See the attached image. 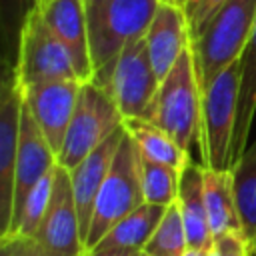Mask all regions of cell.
I'll return each mask as SVG.
<instances>
[{"mask_svg":"<svg viewBox=\"0 0 256 256\" xmlns=\"http://www.w3.org/2000/svg\"><path fill=\"white\" fill-rule=\"evenodd\" d=\"M146 120L164 128L188 152L202 144V92L190 46L160 80Z\"/></svg>","mask_w":256,"mask_h":256,"instance_id":"3957f363","label":"cell"},{"mask_svg":"<svg viewBox=\"0 0 256 256\" xmlns=\"http://www.w3.org/2000/svg\"><path fill=\"white\" fill-rule=\"evenodd\" d=\"M204 202L214 238L228 232L244 234L234 190V176L230 168L212 170L204 166Z\"/></svg>","mask_w":256,"mask_h":256,"instance_id":"e0dca14e","label":"cell"},{"mask_svg":"<svg viewBox=\"0 0 256 256\" xmlns=\"http://www.w3.org/2000/svg\"><path fill=\"white\" fill-rule=\"evenodd\" d=\"M256 22V0H226L190 36L196 76L204 94L216 76L236 62Z\"/></svg>","mask_w":256,"mask_h":256,"instance_id":"7a4b0ae2","label":"cell"},{"mask_svg":"<svg viewBox=\"0 0 256 256\" xmlns=\"http://www.w3.org/2000/svg\"><path fill=\"white\" fill-rule=\"evenodd\" d=\"M206 254H208L206 250H198V248H188L184 252V256H206Z\"/></svg>","mask_w":256,"mask_h":256,"instance_id":"f546056e","label":"cell"},{"mask_svg":"<svg viewBox=\"0 0 256 256\" xmlns=\"http://www.w3.org/2000/svg\"><path fill=\"white\" fill-rule=\"evenodd\" d=\"M14 72L20 88L50 80L78 78L68 48L46 24L38 6L28 14L22 26Z\"/></svg>","mask_w":256,"mask_h":256,"instance_id":"52a82bcc","label":"cell"},{"mask_svg":"<svg viewBox=\"0 0 256 256\" xmlns=\"http://www.w3.org/2000/svg\"><path fill=\"white\" fill-rule=\"evenodd\" d=\"M122 126L124 116L112 94L94 80L82 82L66 138L58 152V164L72 170Z\"/></svg>","mask_w":256,"mask_h":256,"instance_id":"5b68a950","label":"cell"},{"mask_svg":"<svg viewBox=\"0 0 256 256\" xmlns=\"http://www.w3.org/2000/svg\"><path fill=\"white\" fill-rule=\"evenodd\" d=\"M184 14H186V20H188V26H190V36L202 28V24L226 2V0H178Z\"/></svg>","mask_w":256,"mask_h":256,"instance_id":"484cf974","label":"cell"},{"mask_svg":"<svg viewBox=\"0 0 256 256\" xmlns=\"http://www.w3.org/2000/svg\"><path fill=\"white\" fill-rule=\"evenodd\" d=\"M0 256H8V252H6V250H4L2 246H0Z\"/></svg>","mask_w":256,"mask_h":256,"instance_id":"1f68e13d","label":"cell"},{"mask_svg":"<svg viewBox=\"0 0 256 256\" xmlns=\"http://www.w3.org/2000/svg\"><path fill=\"white\" fill-rule=\"evenodd\" d=\"M0 246L8 252V256H56V254L48 252L44 246H40L34 238L20 236V234L0 240Z\"/></svg>","mask_w":256,"mask_h":256,"instance_id":"83f0119b","label":"cell"},{"mask_svg":"<svg viewBox=\"0 0 256 256\" xmlns=\"http://www.w3.org/2000/svg\"><path fill=\"white\" fill-rule=\"evenodd\" d=\"M188 250V238H186V228L182 222V214L178 204H170L150 236V240L144 246V252L148 256H184Z\"/></svg>","mask_w":256,"mask_h":256,"instance_id":"603a6c76","label":"cell"},{"mask_svg":"<svg viewBox=\"0 0 256 256\" xmlns=\"http://www.w3.org/2000/svg\"><path fill=\"white\" fill-rule=\"evenodd\" d=\"M144 40L152 66L162 80L190 46V26L178 0H160Z\"/></svg>","mask_w":256,"mask_h":256,"instance_id":"5bb4252c","label":"cell"},{"mask_svg":"<svg viewBox=\"0 0 256 256\" xmlns=\"http://www.w3.org/2000/svg\"><path fill=\"white\" fill-rule=\"evenodd\" d=\"M206 256H252L250 242L240 232H228L216 236Z\"/></svg>","mask_w":256,"mask_h":256,"instance_id":"4316f807","label":"cell"},{"mask_svg":"<svg viewBox=\"0 0 256 256\" xmlns=\"http://www.w3.org/2000/svg\"><path fill=\"white\" fill-rule=\"evenodd\" d=\"M38 2H40V0H38Z\"/></svg>","mask_w":256,"mask_h":256,"instance_id":"836d02e7","label":"cell"},{"mask_svg":"<svg viewBox=\"0 0 256 256\" xmlns=\"http://www.w3.org/2000/svg\"><path fill=\"white\" fill-rule=\"evenodd\" d=\"M176 204L182 214V222L186 228L188 248L210 250L214 236L208 222L206 202H204V164L194 162L192 158L180 172L178 198Z\"/></svg>","mask_w":256,"mask_h":256,"instance_id":"2e32d148","label":"cell"},{"mask_svg":"<svg viewBox=\"0 0 256 256\" xmlns=\"http://www.w3.org/2000/svg\"><path fill=\"white\" fill-rule=\"evenodd\" d=\"M32 238L56 256L86 254L80 236V220H78L70 170L60 164H56L54 168V186H52L50 204Z\"/></svg>","mask_w":256,"mask_h":256,"instance_id":"30bf717a","label":"cell"},{"mask_svg":"<svg viewBox=\"0 0 256 256\" xmlns=\"http://www.w3.org/2000/svg\"><path fill=\"white\" fill-rule=\"evenodd\" d=\"M240 94V58L222 70L202 94V164L212 170L230 168Z\"/></svg>","mask_w":256,"mask_h":256,"instance_id":"8992f818","label":"cell"},{"mask_svg":"<svg viewBox=\"0 0 256 256\" xmlns=\"http://www.w3.org/2000/svg\"><path fill=\"white\" fill-rule=\"evenodd\" d=\"M22 88L12 64H4L0 84V240L8 236L14 210V178L22 120Z\"/></svg>","mask_w":256,"mask_h":256,"instance_id":"9c48e42d","label":"cell"},{"mask_svg":"<svg viewBox=\"0 0 256 256\" xmlns=\"http://www.w3.org/2000/svg\"><path fill=\"white\" fill-rule=\"evenodd\" d=\"M136 256H148V254H146V252H144V250H140V252H138V254H136Z\"/></svg>","mask_w":256,"mask_h":256,"instance_id":"d6a6232c","label":"cell"},{"mask_svg":"<svg viewBox=\"0 0 256 256\" xmlns=\"http://www.w3.org/2000/svg\"><path fill=\"white\" fill-rule=\"evenodd\" d=\"M160 78L152 66L144 36L130 42L118 56L106 90L124 118H146Z\"/></svg>","mask_w":256,"mask_h":256,"instance_id":"ba28073f","label":"cell"},{"mask_svg":"<svg viewBox=\"0 0 256 256\" xmlns=\"http://www.w3.org/2000/svg\"><path fill=\"white\" fill-rule=\"evenodd\" d=\"M38 10L58 40L68 48L76 76L82 82L94 78L90 40H88V18L84 0H40Z\"/></svg>","mask_w":256,"mask_h":256,"instance_id":"4fadbf2b","label":"cell"},{"mask_svg":"<svg viewBox=\"0 0 256 256\" xmlns=\"http://www.w3.org/2000/svg\"><path fill=\"white\" fill-rule=\"evenodd\" d=\"M144 202L146 200L140 180V152L136 142L124 128L122 140L106 174V180L96 198V206L92 212V222L86 238V252H90L118 220L128 216Z\"/></svg>","mask_w":256,"mask_h":256,"instance_id":"277c9868","label":"cell"},{"mask_svg":"<svg viewBox=\"0 0 256 256\" xmlns=\"http://www.w3.org/2000/svg\"><path fill=\"white\" fill-rule=\"evenodd\" d=\"M230 170L234 176V190L244 238L252 246L256 242V140L246 146V150Z\"/></svg>","mask_w":256,"mask_h":256,"instance_id":"44dd1931","label":"cell"},{"mask_svg":"<svg viewBox=\"0 0 256 256\" xmlns=\"http://www.w3.org/2000/svg\"><path fill=\"white\" fill-rule=\"evenodd\" d=\"M36 4L38 0H0V24H2V38L6 48L4 64L14 66L22 26L28 14L36 8Z\"/></svg>","mask_w":256,"mask_h":256,"instance_id":"d4e9b609","label":"cell"},{"mask_svg":"<svg viewBox=\"0 0 256 256\" xmlns=\"http://www.w3.org/2000/svg\"><path fill=\"white\" fill-rule=\"evenodd\" d=\"M136 254H138L136 250H118V248H106V250H100V248H96V250L86 252L84 256H136Z\"/></svg>","mask_w":256,"mask_h":256,"instance_id":"f1b7e54d","label":"cell"},{"mask_svg":"<svg viewBox=\"0 0 256 256\" xmlns=\"http://www.w3.org/2000/svg\"><path fill=\"white\" fill-rule=\"evenodd\" d=\"M80 88H82V80L78 78L50 80L22 88L24 104L32 112L36 124L40 126L42 134L46 136L56 156L66 138L80 96Z\"/></svg>","mask_w":256,"mask_h":256,"instance_id":"8fae6325","label":"cell"},{"mask_svg":"<svg viewBox=\"0 0 256 256\" xmlns=\"http://www.w3.org/2000/svg\"><path fill=\"white\" fill-rule=\"evenodd\" d=\"M124 126L118 128L108 140H104L96 150H92L80 164H76L70 170L72 178V190H74V200H76V210H78V220H80V236L84 242L86 250V238L92 222V212L96 206V198L100 194V188L106 180V174L110 170V164L114 160V154L118 150V144L122 140Z\"/></svg>","mask_w":256,"mask_h":256,"instance_id":"9a60e30c","label":"cell"},{"mask_svg":"<svg viewBox=\"0 0 256 256\" xmlns=\"http://www.w3.org/2000/svg\"><path fill=\"white\" fill-rule=\"evenodd\" d=\"M52 186H54V170L48 172L34 188L32 192L26 196L24 200V206L20 210V216L14 224V230H12V236L20 234V236H34L44 214H46V208L50 204V196H52ZM10 236V238H12Z\"/></svg>","mask_w":256,"mask_h":256,"instance_id":"cb8c5ba5","label":"cell"},{"mask_svg":"<svg viewBox=\"0 0 256 256\" xmlns=\"http://www.w3.org/2000/svg\"><path fill=\"white\" fill-rule=\"evenodd\" d=\"M250 250H252V256H256V242L250 246Z\"/></svg>","mask_w":256,"mask_h":256,"instance_id":"4dcf8cb0","label":"cell"},{"mask_svg":"<svg viewBox=\"0 0 256 256\" xmlns=\"http://www.w3.org/2000/svg\"><path fill=\"white\" fill-rule=\"evenodd\" d=\"M180 172L182 170H176L168 164L150 160L140 154V180H142L144 200L148 204H158V206L174 204L178 198Z\"/></svg>","mask_w":256,"mask_h":256,"instance_id":"7402d4cb","label":"cell"},{"mask_svg":"<svg viewBox=\"0 0 256 256\" xmlns=\"http://www.w3.org/2000/svg\"><path fill=\"white\" fill-rule=\"evenodd\" d=\"M166 208L168 206H158V204H148V202L140 204L128 216L118 220L92 250L96 248L100 250L118 248V250H136V252L144 250L146 242L158 228Z\"/></svg>","mask_w":256,"mask_h":256,"instance_id":"d6986e66","label":"cell"},{"mask_svg":"<svg viewBox=\"0 0 256 256\" xmlns=\"http://www.w3.org/2000/svg\"><path fill=\"white\" fill-rule=\"evenodd\" d=\"M124 128L136 142L142 156L168 164L176 170H182L190 160V152L182 148L164 128L146 120V118H124Z\"/></svg>","mask_w":256,"mask_h":256,"instance_id":"ffe728a7","label":"cell"},{"mask_svg":"<svg viewBox=\"0 0 256 256\" xmlns=\"http://www.w3.org/2000/svg\"><path fill=\"white\" fill-rule=\"evenodd\" d=\"M254 114H256V22L240 54V94H238L236 128L230 148V168L238 162V158L248 146Z\"/></svg>","mask_w":256,"mask_h":256,"instance_id":"ac0fdd59","label":"cell"},{"mask_svg":"<svg viewBox=\"0 0 256 256\" xmlns=\"http://www.w3.org/2000/svg\"><path fill=\"white\" fill-rule=\"evenodd\" d=\"M94 82L104 86L120 52L142 38L160 0H84Z\"/></svg>","mask_w":256,"mask_h":256,"instance_id":"6da1fadb","label":"cell"},{"mask_svg":"<svg viewBox=\"0 0 256 256\" xmlns=\"http://www.w3.org/2000/svg\"><path fill=\"white\" fill-rule=\"evenodd\" d=\"M58 156L48 144L46 136L42 134L40 126L36 124L32 112L26 104H22V120H20V140H18V156H16V178H14V210H12V224L6 238L12 236L14 224L20 216L26 196L32 188L56 168ZM2 238V240H6Z\"/></svg>","mask_w":256,"mask_h":256,"instance_id":"7c38bea8","label":"cell"}]
</instances>
